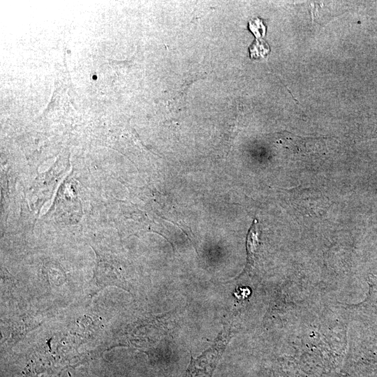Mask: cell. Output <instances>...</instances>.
<instances>
[{
    "label": "cell",
    "instance_id": "1",
    "mask_svg": "<svg viewBox=\"0 0 377 377\" xmlns=\"http://www.w3.org/2000/svg\"><path fill=\"white\" fill-rule=\"evenodd\" d=\"M221 346L212 348L198 359L192 358L184 377H212L221 354Z\"/></svg>",
    "mask_w": 377,
    "mask_h": 377
},
{
    "label": "cell",
    "instance_id": "2",
    "mask_svg": "<svg viewBox=\"0 0 377 377\" xmlns=\"http://www.w3.org/2000/svg\"><path fill=\"white\" fill-rule=\"evenodd\" d=\"M94 279L96 285L94 294L108 286L122 287L119 274L115 267L105 260H101L97 263Z\"/></svg>",
    "mask_w": 377,
    "mask_h": 377
},
{
    "label": "cell",
    "instance_id": "3",
    "mask_svg": "<svg viewBox=\"0 0 377 377\" xmlns=\"http://www.w3.org/2000/svg\"><path fill=\"white\" fill-rule=\"evenodd\" d=\"M260 244L259 230L258 221L254 219L246 235V248L247 252V261L252 264Z\"/></svg>",
    "mask_w": 377,
    "mask_h": 377
},
{
    "label": "cell",
    "instance_id": "4",
    "mask_svg": "<svg viewBox=\"0 0 377 377\" xmlns=\"http://www.w3.org/2000/svg\"><path fill=\"white\" fill-rule=\"evenodd\" d=\"M270 51L269 45L262 39H256L249 47L251 59L265 58Z\"/></svg>",
    "mask_w": 377,
    "mask_h": 377
},
{
    "label": "cell",
    "instance_id": "5",
    "mask_svg": "<svg viewBox=\"0 0 377 377\" xmlns=\"http://www.w3.org/2000/svg\"><path fill=\"white\" fill-rule=\"evenodd\" d=\"M249 28L257 39H260L265 35L266 27L261 19H251L249 22Z\"/></svg>",
    "mask_w": 377,
    "mask_h": 377
}]
</instances>
